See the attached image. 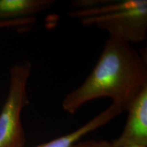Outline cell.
I'll return each instance as SVG.
<instances>
[{
    "instance_id": "cell-1",
    "label": "cell",
    "mask_w": 147,
    "mask_h": 147,
    "mask_svg": "<svg viewBox=\"0 0 147 147\" xmlns=\"http://www.w3.org/2000/svg\"><path fill=\"white\" fill-rule=\"evenodd\" d=\"M147 87L144 57L130 44L109 38L98 61L89 76L63 99V109L74 114L86 103L109 97L123 112Z\"/></svg>"
},
{
    "instance_id": "cell-2",
    "label": "cell",
    "mask_w": 147,
    "mask_h": 147,
    "mask_svg": "<svg viewBox=\"0 0 147 147\" xmlns=\"http://www.w3.org/2000/svg\"><path fill=\"white\" fill-rule=\"evenodd\" d=\"M32 69V63L25 61L10 69L8 94L0 113V147H23L25 144L21 115L29 102L27 87Z\"/></svg>"
},
{
    "instance_id": "cell-3",
    "label": "cell",
    "mask_w": 147,
    "mask_h": 147,
    "mask_svg": "<svg viewBox=\"0 0 147 147\" xmlns=\"http://www.w3.org/2000/svg\"><path fill=\"white\" fill-rule=\"evenodd\" d=\"M84 26L106 31L109 38L126 43H138L146 38L147 1L125 0L118 10L105 15L80 20Z\"/></svg>"
},
{
    "instance_id": "cell-4",
    "label": "cell",
    "mask_w": 147,
    "mask_h": 147,
    "mask_svg": "<svg viewBox=\"0 0 147 147\" xmlns=\"http://www.w3.org/2000/svg\"><path fill=\"white\" fill-rule=\"evenodd\" d=\"M126 125L120 136L112 141L114 147L139 145L147 147V87L127 110Z\"/></svg>"
},
{
    "instance_id": "cell-5",
    "label": "cell",
    "mask_w": 147,
    "mask_h": 147,
    "mask_svg": "<svg viewBox=\"0 0 147 147\" xmlns=\"http://www.w3.org/2000/svg\"><path fill=\"white\" fill-rule=\"evenodd\" d=\"M121 113H123L122 110L113 104H111L105 110L95 116L87 123L75 131L35 147H71L87 134L108 123Z\"/></svg>"
},
{
    "instance_id": "cell-6",
    "label": "cell",
    "mask_w": 147,
    "mask_h": 147,
    "mask_svg": "<svg viewBox=\"0 0 147 147\" xmlns=\"http://www.w3.org/2000/svg\"><path fill=\"white\" fill-rule=\"evenodd\" d=\"M55 3V0H0V21L35 19L34 15L43 12Z\"/></svg>"
},
{
    "instance_id": "cell-7",
    "label": "cell",
    "mask_w": 147,
    "mask_h": 147,
    "mask_svg": "<svg viewBox=\"0 0 147 147\" xmlns=\"http://www.w3.org/2000/svg\"><path fill=\"white\" fill-rule=\"evenodd\" d=\"M71 147H114L112 142L106 140H91L78 142L73 144Z\"/></svg>"
},
{
    "instance_id": "cell-8",
    "label": "cell",
    "mask_w": 147,
    "mask_h": 147,
    "mask_svg": "<svg viewBox=\"0 0 147 147\" xmlns=\"http://www.w3.org/2000/svg\"><path fill=\"white\" fill-rule=\"evenodd\" d=\"M126 147H145V146H139V145H133V146H128Z\"/></svg>"
}]
</instances>
